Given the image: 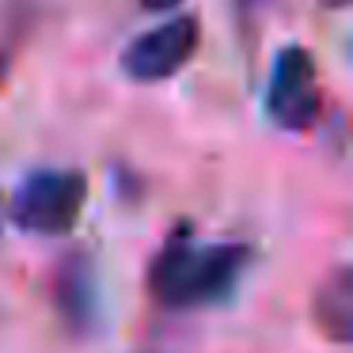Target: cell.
I'll return each instance as SVG.
<instances>
[{
    "label": "cell",
    "mask_w": 353,
    "mask_h": 353,
    "mask_svg": "<svg viewBox=\"0 0 353 353\" xmlns=\"http://www.w3.org/2000/svg\"><path fill=\"white\" fill-rule=\"evenodd\" d=\"M251 259L254 251L247 243H198L186 232H179L156 254L148 285H152L156 300L168 307L221 304L236 292Z\"/></svg>",
    "instance_id": "cell-1"
},
{
    "label": "cell",
    "mask_w": 353,
    "mask_h": 353,
    "mask_svg": "<svg viewBox=\"0 0 353 353\" xmlns=\"http://www.w3.org/2000/svg\"><path fill=\"white\" fill-rule=\"evenodd\" d=\"M88 179L69 168L31 171L12 194V221L39 236H61L84 213Z\"/></svg>",
    "instance_id": "cell-2"
},
{
    "label": "cell",
    "mask_w": 353,
    "mask_h": 353,
    "mask_svg": "<svg viewBox=\"0 0 353 353\" xmlns=\"http://www.w3.org/2000/svg\"><path fill=\"white\" fill-rule=\"evenodd\" d=\"M323 110L319 72L304 46H285L274 61L266 88V114L281 130H307Z\"/></svg>",
    "instance_id": "cell-3"
},
{
    "label": "cell",
    "mask_w": 353,
    "mask_h": 353,
    "mask_svg": "<svg viewBox=\"0 0 353 353\" xmlns=\"http://www.w3.org/2000/svg\"><path fill=\"white\" fill-rule=\"evenodd\" d=\"M201 27L194 16H171L160 27L137 34L130 46L122 50V72L141 84H156V80L175 77L179 69L190 65V57L198 54Z\"/></svg>",
    "instance_id": "cell-4"
},
{
    "label": "cell",
    "mask_w": 353,
    "mask_h": 353,
    "mask_svg": "<svg viewBox=\"0 0 353 353\" xmlns=\"http://www.w3.org/2000/svg\"><path fill=\"white\" fill-rule=\"evenodd\" d=\"M54 300L72 330L95 327V319H99V289H95V274L88 266V259H80V254L65 259L61 274L54 281Z\"/></svg>",
    "instance_id": "cell-5"
},
{
    "label": "cell",
    "mask_w": 353,
    "mask_h": 353,
    "mask_svg": "<svg viewBox=\"0 0 353 353\" xmlns=\"http://www.w3.org/2000/svg\"><path fill=\"white\" fill-rule=\"evenodd\" d=\"M315 323L327 338L334 342H350L353 334V277L350 270H334L315 292Z\"/></svg>",
    "instance_id": "cell-6"
},
{
    "label": "cell",
    "mask_w": 353,
    "mask_h": 353,
    "mask_svg": "<svg viewBox=\"0 0 353 353\" xmlns=\"http://www.w3.org/2000/svg\"><path fill=\"white\" fill-rule=\"evenodd\" d=\"M141 4H145L148 12H171L179 4V0H141Z\"/></svg>",
    "instance_id": "cell-7"
},
{
    "label": "cell",
    "mask_w": 353,
    "mask_h": 353,
    "mask_svg": "<svg viewBox=\"0 0 353 353\" xmlns=\"http://www.w3.org/2000/svg\"><path fill=\"white\" fill-rule=\"evenodd\" d=\"M239 4V12H243V16H251V12H259L262 4H270V0H236Z\"/></svg>",
    "instance_id": "cell-8"
},
{
    "label": "cell",
    "mask_w": 353,
    "mask_h": 353,
    "mask_svg": "<svg viewBox=\"0 0 353 353\" xmlns=\"http://www.w3.org/2000/svg\"><path fill=\"white\" fill-rule=\"evenodd\" d=\"M323 4H327V8H345L350 0H323Z\"/></svg>",
    "instance_id": "cell-9"
},
{
    "label": "cell",
    "mask_w": 353,
    "mask_h": 353,
    "mask_svg": "<svg viewBox=\"0 0 353 353\" xmlns=\"http://www.w3.org/2000/svg\"><path fill=\"white\" fill-rule=\"evenodd\" d=\"M4 72H8V61H4V57H0V84H4Z\"/></svg>",
    "instance_id": "cell-10"
}]
</instances>
